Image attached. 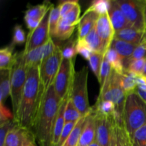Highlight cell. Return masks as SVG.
Returning a JSON list of instances; mask_svg holds the SVG:
<instances>
[{"label": "cell", "instance_id": "1", "mask_svg": "<svg viewBox=\"0 0 146 146\" xmlns=\"http://www.w3.org/2000/svg\"><path fill=\"white\" fill-rule=\"evenodd\" d=\"M42 99L39 66L28 68L21 99L14 120L17 125L32 130Z\"/></svg>", "mask_w": 146, "mask_h": 146}, {"label": "cell", "instance_id": "2", "mask_svg": "<svg viewBox=\"0 0 146 146\" xmlns=\"http://www.w3.org/2000/svg\"><path fill=\"white\" fill-rule=\"evenodd\" d=\"M61 103L52 84L43 96L32 128L38 146H51L53 129Z\"/></svg>", "mask_w": 146, "mask_h": 146}, {"label": "cell", "instance_id": "3", "mask_svg": "<svg viewBox=\"0 0 146 146\" xmlns=\"http://www.w3.org/2000/svg\"><path fill=\"white\" fill-rule=\"evenodd\" d=\"M123 118L131 138L137 130L146 124V102L136 91L126 95Z\"/></svg>", "mask_w": 146, "mask_h": 146}, {"label": "cell", "instance_id": "4", "mask_svg": "<svg viewBox=\"0 0 146 146\" xmlns=\"http://www.w3.org/2000/svg\"><path fill=\"white\" fill-rule=\"evenodd\" d=\"M121 74L112 69L111 75L104 86L101 87L97 99L98 101H112L115 104L116 108L115 121L117 122H123V112L126 98V95L121 87Z\"/></svg>", "mask_w": 146, "mask_h": 146}, {"label": "cell", "instance_id": "5", "mask_svg": "<svg viewBox=\"0 0 146 146\" xmlns=\"http://www.w3.org/2000/svg\"><path fill=\"white\" fill-rule=\"evenodd\" d=\"M28 68L26 65L24 51L15 53V58L11 68V97L14 118L17 114L21 99L27 77Z\"/></svg>", "mask_w": 146, "mask_h": 146}, {"label": "cell", "instance_id": "6", "mask_svg": "<svg viewBox=\"0 0 146 146\" xmlns=\"http://www.w3.org/2000/svg\"><path fill=\"white\" fill-rule=\"evenodd\" d=\"M88 71L87 66H84L81 70L76 71L70 90V98L82 116L87 115L91 111L88 101Z\"/></svg>", "mask_w": 146, "mask_h": 146}, {"label": "cell", "instance_id": "7", "mask_svg": "<svg viewBox=\"0 0 146 146\" xmlns=\"http://www.w3.org/2000/svg\"><path fill=\"white\" fill-rule=\"evenodd\" d=\"M62 59L61 46L56 45V48L54 54L43 61L40 64L39 77L42 98L48 88L54 84Z\"/></svg>", "mask_w": 146, "mask_h": 146}, {"label": "cell", "instance_id": "8", "mask_svg": "<svg viewBox=\"0 0 146 146\" xmlns=\"http://www.w3.org/2000/svg\"><path fill=\"white\" fill-rule=\"evenodd\" d=\"M130 25L145 32L144 6L145 0H115Z\"/></svg>", "mask_w": 146, "mask_h": 146}, {"label": "cell", "instance_id": "9", "mask_svg": "<svg viewBox=\"0 0 146 146\" xmlns=\"http://www.w3.org/2000/svg\"><path fill=\"white\" fill-rule=\"evenodd\" d=\"M74 60L75 59L63 58L58 74L53 84L56 94L61 101L71 90V84L76 73L74 69Z\"/></svg>", "mask_w": 146, "mask_h": 146}, {"label": "cell", "instance_id": "10", "mask_svg": "<svg viewBox=\"0 0 146 146\" xmlns=\"http://www.w3.org/2000/svg\"><path fill=\"white\" fill-rule=\"evenodd\" d=\"M93 111L95 114L96 140L101 146H114L115 118Z\"/></svg>", "mask_w": 146, "mask_h": 146}, {"label": "cell", "instance_id": "11", "mask_svg": "<svg viewBox=\"0 0 146 146\" xmlns=\"http://www.w3.org/2000/svg\"><path fill=\"white\" fill-rule=\"evenodd\" d=\"M49 14L50 10L43 18L37 28L33 30L32 31L29 32L26 41L25 48L24 50L25 54L29 52L34 48L41 46L51 38L50 36L49 24H48Z\"/></svg>", "mask_w": 146, "mask_h": 146}, {"label": "cell", "instance_id": "12", "mask_svg": "<svg viewBox=\"0 0 146 146\" xmlns=\"http://www.w3.org/2000/svg\"><path fill=\"white\" fill-rule=\"evenodd\" d=\"M3 146H37L31 129L16 125L7 134Z\"/></svg>", "mask_w": 146, "mask_h": 146}, {"label": "cell", "instance_id": "13", "mask_svg": "<svg viewBox=\"0 0 146 146\" xmlns=\"http://www.w3.org/2000/svg\"><path fill=\"white\" fill-rule=\"evenodd\" d=\"M96 29L104 46V53L111 48L113 40L115 38V30L110 20L108 14L99 15L96 23Z\"/></svg>", "mask_w": 146, "mask_h": 146}, {"label": "cell", "instance_id": "14", "mask_svg": "<svg viewBox=\"0 0 146 146\" xmlns=\"http://www.w3.org/2000/svg\"><path fill=\"white\" fill-rule=\"evenodd\" d=\"M70 97V92L65 96V98L61 101V105L58 108V113H57L55 123H54V129H53V135H52V143L51 146H57L58 141H59L60 136L62 133L63 129L65 125V118H64V113H65L66 106L68 103V99Z\"/></svg>", "mask_w": 146, "mask_h": 146}, {"label": "cell", "instance_id": "15", "mask_svg": "<svg viewBox=\"0 0 146 146\" xmlns=\"http://www.w3.org/2000/svg\"><path fill=\"white\" fill-rule=\"evenodd\" d=\"M108 14L115 32L131 27L115 0H111V7Z\"/></svg>", "mask_w": 146, "mask_h": 146}, {"label": "cell", "instance_id": "16", "mask_svg": "<svg viewBox=\"0 0 146 146\" xmlns=\"http://www.w3.org/2000/svg\"><path fill=\"white\" fill-rule=\"evenodd\" d=\"M96 140L95 114L91 108V111L87 117L86 124L80 137L77 146H89Z\"/></svg>", "mask_w": 146, "mask_h": 146}, {"label": "cell", "instance_id": "17", "mask_svg": "<svg viewBox=\"0 0 146 146\" xmlns=\"http://www.w3.org/2000/svg\"><path fill=\"white\" fill-rule=\"evenodd\" d=\"M99 15L94 11L86 10L81 17L78 27V39L84 38L96 24Z\"/></svg>", "mask_w": 146, "mask_h": 146}, {"label": "cell", "instance_id": "18", "mask_svg": "<svg viewBox=\"0 0 146 146\" xmlns=\"http://www.w3.org/2000/svg\"><path fill=\"white\" fill-rule=\"evenodd\" d=\"M145 36L144 31H140L132 27L123 29L115 32V38L123 40L131 44L138 45L141 44Z\"/></svg>", "mask_w": 146, "mask_h": 146}, {"label": "cell", "instance_id": "19", "mask_svg": "<svg viewBox=\"0 0 146 146\" xmlns=\"http://www.w3.org/2000/svg\"><path fill=\"white\" fill-rule=\"evenodd\" d=\"M53 4L50 1H46L41 4H37L35 6H30L28 7L25 12L24 18L33 19L38 21H41L46 13L51 9L53 7Z\"/></svg>", "mask_w": 146, "mask_h": 146}, {"label": "cell", "instance_id": "20", "mask_svg": "<svg viewBox=\"0 0 146 146\" xmlns=\"http://www.w3.org/2000/svg\"><path fill=\"white\" fill-rule=\"evenodd\" d=\"M11 95V70H0V104Z\"/></svg>", "mask_w": 146, "mask_h": 146}, {"label": "cell", "instance_id": "21", "mask_svg": "<svg viewBox=\"0 0 146 146\" xmlns=\"http://www.w3.org/2000/svg\"><path fill=\"white\" fill-rule=\"evenodd\" d=\"M137 46L138 45L136 44H131V43L114 38L111 47L115 49L124 60L131 56Z\"/></svg>", "mask_w": 146, "mask_h": 146}, {"label": "cell", "instance_id": "22", "mask_svg": "<svg viewBox=\"0 0 146 146\" xmlns=\"http://www.w3.org/2000/svg\"><path fill=\"white\" fill-rule=\"evenodd\" d=\"M114 133V146H132L131 138L125 129L123 122H115Z\"/></svg>", "mask_w": 146, "mask_h": 146}, {"label": "cell", "instance_id": "23", "mask_svg": "<svg viewBox=\"0 0 146 146\" xmlns=\"http://www.w3.org/2000/svg\"><path fill=\"white\" fill-rule=\"evenodd\" d=\"M88 115L83 116L79 121L76 124L75 127L74 128L73 131H71V134L68 137L67 140L66 141L65 143L63 146H77L78 145V141H79L81 133L84 129L86 124L87 117Z\"/></svg>", "mask_w": 146, "mask_h": 146}, {"label": "cell", "instance_id": "24", "mask_svg": "<svg viewBox=\"0 0 146 146\" xmlns=\"http://www.w3.org/2000/svg\"><path fill=\"white\" fill-rule=\"evenodd\" d=\"M105 56L109 64H111L113 70H114L115 72L121 74V75L125 73L123 59L115 49L111 47L106 53Z\"/></svg>", "mask_w": 146, "mask_h": 146}, {"label": "cell", "instance_id": "25", "mask_svg": "<svg viewBox=\"0 0 146 146\" xmlns=\"http://www.w3.org/2000/svg\"><path fill=\"white\" fill-rule=\"evenodd\" d=\"M75 28L76 26L71 25L67 23L63 17H61L53 38H57L60 41H65L68 39L72 36Z\"/></svg>", "mask_w": 146, "mask_h": 146}, {"label": "cell", "instance_id": "26", "mask_svg": "<svg viewBox=\"0 0 146 146\" xmlns=\"http://www.w3.org/2000/svg\"><path fill=\"white\" fill-rule=\"evenodd\" d=\"M92 108L96 113L108 117H114L115 118L116 108L112 101L97 100L95 105L92 106Z\"/></svg>", "mask_w": 146, "mask_h": 146}, {"label": "cell", "instance_id": "27", "mask_svg": "<svg viewBox=\"0 0 146 146\" xmlns=\"http://www.w3.org/2000/svg\"><path fill=\"white\" fill-rule=\"evenodd\" d=\"M84 39L88 44V46L91 47L94 52L102 53V54H105L102 41H101V38L99 37L98 32H97L96 24L94 26L91 31L88 33V35L84 38Z\"/></svg>", "mask_w": 146, "mask_h": 146}, {"label": "cell", "instance_id": "28", "mask_svg": "<svg viewBox=\"0 0 146 146\" xmlns=\"http://www.w3.org/2000/svg\"><path fill=\"white\" fill-rule=\"evenodd\" d=\"M12 46L4 47L0 50V70H11L15 58Z\"/></svg>", "mask_w": 146, "mask_h": 146}, {"label": "cell", "instance_id": "29", "mask_svg": "<svg viewBox=\"0 0 146 146\" xmlns=\"http://www.w3.org/2000/svg\"><path fill=\"white\" fill-rule=\"evenodd\" d=\"M24 54L26 65L27 68H31L34 66H39L43 61L42 46L31 50L29 52Z\"/></svg>", "mask_w": 146, "mask_h": 146}, {"label": "cell", "instance_id": "30", "mask_svg": "<svg viewBox=\"0 0 146 146\" xmlns=\"http://www.w3.org/2000/svg\"><path fill=\"white\" fill-rule=\"evenodd\" d=\"M121 84L125 95L135 91L138 85L136 82V76L130 73L125 72L121 76Z\"/></svg>", "mask_w": 146, "mask_h": 146}, {"label": "cell", "instance_id": "31", "mask_svg": "<svg viewBox=\"0 0 146 146\" xmlns=\"http://www.w3.org/2000/svg\"><path fill=\"white\" fill-rule=\"evenodd\" d=\"M82 115L81 114L78 108L76 107L73 101L70 98L68 99V103L66 104L64 113V118L65 122L66 123H76L82 118Z\"/></svg>", "mask_w": 146, "mask_h": 146}, {"label": "cell", "instance_id": "32", "mask_svg": "<svg viewBox=\"0 0 146 146\" xmlns=\"http://www.w3.org/2000/svg\"><path fill=\"white\" fill-rule=\"evenodd\" d=\"M142 58H146V40H145V36L144 38V39L143 40L141 44H138L136 46V48L134 50L133 53L131 55V57H129L128 58L123 60V65L124 68H127V66H128V64L133 61H135V60H138V59H142Z\"/></svg>", "mask_w": 146, "mask_h": 146}, {"label": "cell", "instance_id": "33", "mask_svg": "<svg viewBox=\"0 0 146 146\" xmlns=\"http://www.w3.org/2000/svg\"><path fill=\"white\" fill-rule=\"evenodd\" d=\"M104 56H105V54H102V53L93 52L90 56L89 59H88V62H89L91 70L95 74L98 81L100 78V71H101Z\"/></svg>", "mask_w": 146, "mask_h": 146}, {"label": "cell", "instance_id": "34", "mask_svg": "<svg viewBox=\"0 0 146 146\" xmlns=\"http://www.w3.org/2000/svg\"><path fill=\"white\" fill-rule=\"evenodd\" d=\"M111 7V0H95L91 2L86 11H94L98 15L107 14Z\"/></svg>", "mask_w": 146, "mask_h": 146}, {"label": "cell", "instance_id": "35", "mask_svg": "<svg viewBox=\"0 0 146 146\" xmlns=\"http://www.w3.org/2000/svg\"><path fill=\"white\" fill-rule=\"evenodd\" d=\"M77 39H70L61 47L63 58L65 59H75L77 55L76 50Z\"/></svg>", "mask_w": 146, "mask_h": 146}, {"label": "cell", "instance_id": "36", "mask_svg": "<svg viewBox=\"0 0 146 146\" xmlns=\"http://www.w3.org/2000/svg\"><path fill=\"white\" fill-rule=\"evenodd\" d=\"M61 13H60L59 6L54 7L53 6L50 9L49 14V20H48V24H49V33L51 38H53L54 34L56 32V29L57 28L58 22L61 19Z\"/></svg>", "mask_w": 146, "mask_h": 146}, {"label": "cell", "instance_id": "37", "mask_svg": "<svg viewBox=\"0 0 146 146\" xmlns=\"http://www.w3.org/2000/svg\"><path fill=\"white\" fill-rule=\"evenodd\" d=\"M146 62V58H142L133 61L128 64L127 68H125V72L130 73L136 76L143 75L144 68H145Z\"/></svg>", "mask_w": 146, "mask_h": 146}, {"label": "cell", "instance_id": "38", "mask_svg": "<svg viewBox=\"0 0 146 146\" xmlns=\"http://www.w3.org/2000/svg\"><path fill=\"white\" fill-rule=\"evenodd\" d=\"M80 14H81V7H80L79 2L76 4L75 7L69 11L67 13L63 18L64 19L67 23L73 26H76L77 24H79L80 19Z\"/></svg>", "mask_w": 146, "mask_h": 146}, {"label": "cell", "instance_id": "39", "mask_svg": "<svg viewBox=\"0 0 146 146\" xmlns=\"http://www.w3.org/2000/svg\"><path fill=\"white\" fill-rule=\"evenodd\" d=\"M131 140L132 146H146V124L135 131Z\"/></svg>", "mask_w": 146, "mask_h": 146}, {"label": "cell", "instance_id": "40", "mask_svg": "<svg viewBox=\"0 0 146 146\" xmlns=\"http://www.w3.org/2000/svg\"><path fill=\"white\" fill-rule=\"evenodd\" d=\"M111 72H112V67H111V64L107 60L106 56H104V60H103L102 65H101V71H100V78L98 80L100 86H103L105 82L106 81L107 78L109 77L111 75Z\"/></svg>", "mask_w": 146, "mask_h": 146}, {"label": "cell", "instance_id": "41", "mask_svg": "<svg viewBox=\"0 0 146 146\" xmlns=\"http://www.w3.org/2000/svg\"><path fill=\"white\" fill-rule=\"evenodd\" d=\"M76 50L77 54H79L80 55L82 56L85 59L88 60V61L92 53L94 52L84 38H82V39L77 38Z\"/></svg>", "mask_w": 146, "mask_h": 146}, {"label": "cell", "instance_id": "42", "mask_svg": "<svg viewBox=\"0 0 146 146\" xmlns=\"http://www.w3.org/2000/svg\"><path fill=\"white\" fill-rule=\"evenodd\" d=\"M27 41L25 32L23 30L21 25L17 24L15 25L13 31V39H12V46L14 44H21Z\"/></svg>", "mask_w": 146, "mask_h": 146}, {"label": "cell", "instance_id": "43", "mask_svg": "<svg viewBox=\"0 0 146 146\" xmlns=\"http://www.w3.org/2000/svg\"><path fill=\"white\" fill-rule=\"evenodd\" d=\"M17 124L13 119L4 123L2 125H0V146H3L7 134Z\"/></svg>", "mask_w": 146, "mask_h": 146}, {"label": "cell", "instance_id": "44", "mask_svg": "<svg viewBox=\"0 0 146 146\" xmlns=\"http://www.w3.org/2000/svg\"><path fill=\"white\" fill-rule=\"evenodd\" d=\"M76 123H65L64 125V128L63 129L62 133H61V136H60L59 141H58L57 146H63L64 143H65L66 141L67 140L68 137L69 136V135L71 134V131H73L74 128L75 127Z\"/></svg>", "mask_w": 146, "mask_h": 146}, {"label": "cell", "instance_id": "45", "mask_svg": "<svg viewBox=\"0 0 146 146\" xmlns=\"http://www.w3.org/2000/svg\"><path fill=\"white\" fill-rule=\"evenodd\" d=\"M78 3V0H66L62 1L58 6L60 8V13H61V17H63L66 15L68 12H69L76 4Z\"/></svg>", "mask_w": 146, "mask_h": 146}, {"label": "cell", "instance_id": "46", "mask_svg": "<svg viewBox=\"0 0 146 146\" xmlns=\"http://www.w3.org/2000/svg\"><path fill=\"white\" fill-rule=\"evenodd\" d=\"M14 119V114L4 106V104H0V125Z\"/></svg>", "mask_w": 146, "mask_h": 146}, {"label": "cell", "instance_id": "47", "mask_svg": "<svg viewBox=\"0 0 146 146\" xmlns=\"http://www.w3.org/2000/svg\"><path fill=\"white\" fill-rule=\"evenodd\" d=\"M136 82L138 88L146 91V78L143 76H136Z\"/></svg>", "mask_w": 146, "mask_h": 146}, {"label": "cell", "instance_id": "48", "mask_svg": "<svg viewBox=\"0 0 146 146\" xmlns=\"http://www.w3.org/2000/svg\"><path fill=\"white\" fill-rule=\"evenodd\" d=\"M135 91H136V92L138 93V94H139L140 96H141V98H142L143 99L144 101H145L146 102V91H143V90H142V89H141V88H138V87H137V88H136V90H135Z\"/></svg>", "mask_w": 146, "mask_h": 146}, {"label": "cell", "instance_id": "49", "mask_svg": "<svg viewBox=\"0 0 146 146\" xmlns=\"http://www.w3.org/2000/svg\"><path fill=\"white\" fill-rule=\"evenodd\" d=\"M144 22H145V33L146 35V0L144 6Z\"/></svg>", "mask_w": 146, "mask_h": 146}, {"label": "cell", "instance_id": "50", "mask_svg": "<svg viewBox=\"0 0 146 146\" xmlns=\"http://www.w3.org/2000/svg\"><path fill=\"white\" fill-rule=\"evenodd\" d=\"M89 146H101V145L98 144V143L97 142L96 140H95V141H94V142L92 144H91V145H90Z\"/></svg>", "mask_w": 146, "mask_h": 146}, {"label": "cell", "instance_id": "51", "mask_svg": "<svg viewBox=\"0 0 146 146\" xmlns=\"http://www.w3.org/2000/svg\"><path fill=\"white\" fill-rule=\"evenodd\" d=\"M143 76L145 77L146 78V62H145V68H144L143 72Z\"/></svg>", "mask_w": 146, "mask_h": 146}, {"label": "cell", "instance_id": "52", "mask_svg": "<svg viewBox=\"0 0 146 146\" xmlns=\"http://www.w3.org/2000/svg\"><path fill=\"white\" fill-rule=\"evenodd\" d=\"M145 40H146V35H145Z\"/></svg>", "mask_w": 146, "mask_h": 146}]
</instances>
